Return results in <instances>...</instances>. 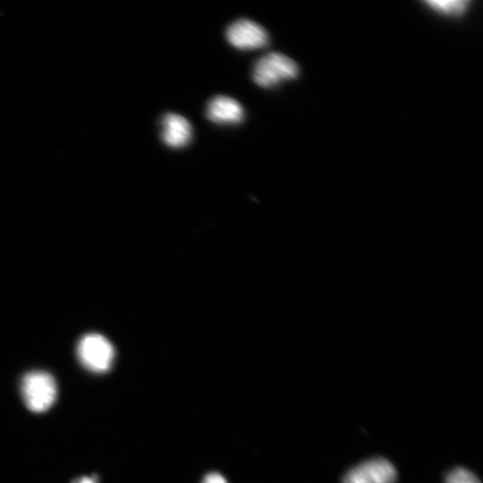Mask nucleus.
<instances>
[{
	"mask_svg": "<svg viewBox=\"0 0 483 483\" xmlns=\"http://www.w3.org/2000/svg\"><path fill=\"white\" fill-rule=\"evenodd\" d=\"M298 64L287 55L271 52L258 58L252 68L253 81L261 88L269 89L299 75Z\"/></svg>",
	"mask_w": 483,
	"mask_h": 483,
	"instance_id": "nucleus-1",
	"label": "nucleus"
},
{
	"mask_svg": "<svg viewBox=\"0 0 483 483\" xmlns=\"http://www.w3.org/2000/svg\"><path fill=\"white\" fill-rule=\"evenodd\" d=\"M21 392L28 409L34 412H44L55 402L57 388L54 377L49 373L36 370L23 377Z\"/></svg>",
	"mask_w": 483,
	"mask_h": 483,
	"instance_id": "nucleus-2",
	"label": "nucleus"
},
{
	"mask_svg": "<svg viewBox=\"0 0 483 483\" xmlns=\"http://www.w3.org/2000/svg\"><path fill=\"white\" fill-rule=\"evenodd\" d=\"M77 354L85 368L100 373L111 368L114 350L105 336L91 333L81 337L77 346Z\"/></svg>",
	"mask_w": 483,
	"mask_h": 483,
	"instance_id": "nucleus-3",
	"label": "nucleus"
},
{
	"mask_svg": "<svg viewBox=\"0 0 483 483\" xmlns=\"http://www.w3.org/2000/svg\"><path fill=\"white\" fill-rule=\"evenodd\" d=\"M225 38L231 46L240 50L263 48L269 43L267 31L257 22L244 18L227 27Z\"/></svg>",
	"mask_w": 483,
	"mask_h": 483,
	"instance_id": "nucleus-4",
	"label": "nucleus"
},
{
	"mask_svg": "<svg viewBox=\"0 0 483 483\" xmlns=\"http://www.w3.org/2000/svg\"><path fill=\"white\" fill-rule=\"evenodd\" d=\"M394 466L385 458L368 460L349 470L343 483H394Z\"/></svg>",
	"mask_w": 483,
	"mask_h": 483,
	"instance_id": "nucleus-5",
	"label": "nucleus"
},
{
	"mask_svg": "<svg viewBox=\"0 0 483 483\" xmlns=\"http://www.w3.org/2000/svg\"><path fill=\"white\" fill-rule=\"evenodd\" d=\"M159 123L161 140L169 148H181L191 142L192 127L182 115L165 113L162 115Z\"/></svg>",
	"mask_w": 483,
	"mask_h": 483,
	"instance_id": "nucleus-6",
	"label": "nucleus"
},
{
	"mask_svg": "<svg viewBox=\"0 0 483 483\" xmlns=\"http://www.w3.org/2000/svg\"><path fill=\"white\" fill-rule=\"evenodd\" d=\"M207 118L216 124L233 125L243 121L244 110L242 105L233 97L217 95L207 104Z\"/></svg>",
	"mask_w": 483,
	"mask_h": 483,
	"instance_id": "nucleus-7",
	"label": "nucleus"
},
{
	"mask_svg": "<svg viewBox=\"0 0 483 483\" xmlns=\"http://www.w3.org/2000/svg\"><path fill=\"white\" fill-rule=\"evenodd\" d=\"M425 4L439 14L447 16H459L468 8V0H431Z\"/></svg>",
	"mask_w": 483,
	"mask_h": 483,
	"instance_id": "nucleus-8",
	"label": "nucleus"
},
{
	"mask_svg": "<svg viewBox=\"0 0 483 483\" xmlns=\"http://www.w3.org/2000/svg\"><path fill=\"white\" fill-rule=\"evenodd\" d=\"M445 483H480V481L473 472L459 467L446 475Z\"/></svg>",
	"mask_w": 483,
	"mask_h": 483,
	"instance_id": "nucleus-9",
	"label": "nucleus"
},
{
	"mask_svg": "<svg viewBox=\"0 0 483 483\" xmlns=\"http://www.w3.org/2000/svg\"><path fill=\"white\" fill-rule=\"evenodd\" d=\"M202 483H227V481L221 474L211 472L204 477Z\"/></svg>",
	"mask_w": 483,
	"mask_h": 483,
	"instance_id": "nucleus-10",
	"label": "nucleus"
},
{
	"mask_svg": "<svg viewBox=\"0 0 483 483\" xmlns=\"http://www.w3.org/2000/svg\"><path fill=\"white\" fill-rule=\"evenodd\" d=\"M72 483H97V479L95 477H80Z\"/></svg>",
	"mask_w": 483,
	"mask_h": 483,
	"instance_id": "nucleus-11",
	"label": "nucleus"
}]
</instances>
